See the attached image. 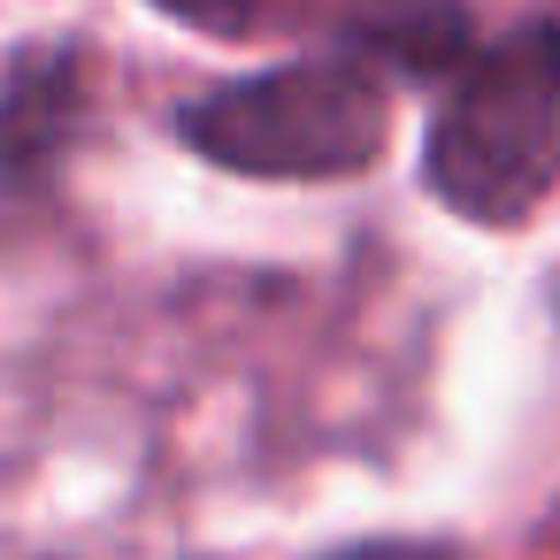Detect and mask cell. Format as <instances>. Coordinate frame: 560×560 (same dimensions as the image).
<instances>
[{"mask_svg":"<svg viewBox=\"0 0 560 560\" xmlns=\"http://www.w3.org/2000/svg\"><path fill=\"white\" fill-rule=\"evenodd\" d=\"M361 47L384 55V62H399V70H422V78L430 70H460L468 62V16L453 9V0H415L407 16L369 24Z\"/></svg>","mask_w":560,"mask_h":560,"instance_id":"4","label":"cell"},{"mask_svg":"<svg viewBox=\"0 0 560 560\" xmlns=\"http://www.w3.org/2000/svg\"><path fill=\"white\" fill-rule=\"evenodd\" d=\"M430 192L460 223H522L560 177V32L522 24L453 70L422 147Z\"/></svg>","mask_w":560,"mask_h":560,"instance_id":"1","label":"cell"},{"mask_svg":"<svg viewBox=\"0 0 560 560\" xmlns=\"http://www.w3.org/2000/svg\"><path fill=\"white\" fill-rule=\"evenodd\" d=\"M185 147L238 177H353L392 139V101L361 62H284L231 78L177 116Z\"/></svg>","mask_w":560,"mask_h":560,"instance_id":"2","label":"cell"},{"mask_svg":"<svg viewBox=\"0 0 560 560\" xmlns=\"http://www.w3.org/2000/svg\"><path fill=\"white\" fill-rule=\"evenodd\" d=\"M338 560H453V552H438V545H353Z\"/></svg>","mask_w":560,"mask_h":560,"instance_id":"6","label":"cell"},{"mask_svg":"<svg viewBox=\"0 0 560 560\" xmlns=\"http://www.w3.org/2000/svg\"><path fill=\"white\" fill-rule=\"evenodd\" d=\"M70 124H78V70H70L62 55L16 70L9 93H0V177H39V170H55Z\"/></svg>","mask_w":560,"mask_h":560,"instance_id":"3","label":"cell"},{"mask_svg":"<svg viewBox=\"0 0 560 560\" xmlns=\"http://www.w3.org/2000/svg\"><path fill=\"white\" fill-rule=\"evenodd\" d=\"M154 9L192 24V32H208V39H246V32H261L269 0H154Z\"/></svg>","mask_w":560,"mask_h":560,"instance_id":"5","label":"cell"}]
</instances>
